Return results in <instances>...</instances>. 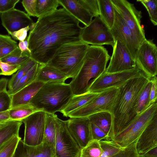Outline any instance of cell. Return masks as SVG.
<instances>
[{
	"label": "cell",
	"mask_w": 157,
	"mask_h": 157,
	"mask_svg": "<svg viewBox=\"0 0 157 157\" xmlns=\"http://www.w3.org/2000/svg\"><path fill=\"white\" fill-rule=\"evenodd\" d=\"M18 46L22 52H29L30 53L31 52L29 48L28 42L27 37L23 41H20Z\"/></svg>",
	"instance_id": "cell-48"
},
{
	"label": "cell",
	"mask_w": 157,
	"mask_h": 157,
	"mask_svg": "<svg viewBox=\"0 0 157 157\" xmlns=\"http://www.w3.org/2000/svg\"><path fill=\"white\" fill-rule=\"evenodd\" d=\"M151 78L147 75L132 78L118 88L113 109L110 140L128 127L136 117L137 98Z\"/></svg>",
	"instance_id": "cell-2"
},
{
	"label": "cell",
	"mask_w": 157,
	"mask_h": 157,
	"mask_svg": "<svg viewBox=\"0 0 157 157\" xmlns=\"http://www.w3.org/2000/svg\"><path fill=\"white\" fill-rule=\"evenodd\" d=\"M98 94L88 92L83 94L73 95L67 104L60 112L63 116L67 117L72 112L89 103Z\"/></svg>",
	"instance_id": "cell-23"
},
{
	"label": "cell",
	"mask_w": 157,
	"mask_h": 157,
	"mask_svg": "<svg viewBox=\"0 0 157 157\" xmlns=\"http://www.w3.org/2000/svg\"><path fill=\"white\" fill-rule=\"evenodd\" d=\"M137 142L123 148L112 157H140L136 149Z\"/></svg>",
	"instance_id": "cell-40"
},
{
	"label": "cell",
	"mask_w": 157,
	"mask_h": 157,
	"mask_svg": "<svg viewBox=\"0 0 157 157\" xmlns=\"http://www.w3.org/2000/svg\"><path fill=\"white\" fill-rule=\"evenodd\" d=\"M140 155L141 157H157V147L143 155Z\"/></svg>",
	"instance_id": "cell-50"
},
{
	"label": "cell",
	"mask_w": 157,
	"mask_h": 157,
	"mask_svg": "<svg viewBox=\"0 0 157 157\" xmlns=\"http://www.w3.org/2000/svg\"><path fill=\"white\" fill-rule=\"evenodd\" d=\"M45 121V113L42 111L36 112L23 120L25 125L24 139L25 144L36 146L43 143Z\"/></svg>",
	"instance_id": "cell-12"
},
{
	"label": "cell",
	"mask_w": 157,
	"mask_h": 157,
	"mask_svg": "<svg viewBox=\"0 0 157 157\" xmlns=\"http://www.w3.org/2000/svg\"><path fill=\"white\" fill-rule=\"evenodd\" d=\"M37 63L30 58L20 67L15 74L13 75L8 81V90H12L15 86L19 80L24 76Z\"/></svg>",
	"instance_id": "cell-32"
},
{
	"label": "cell",
	"mask_w": 157,
	"mask_h": 157,
	"mask_svg": "<svg viewBox=\"0 0 157 157\" xmlns=\"http://www.w3.org/2000/svg\"><path fill=\"white\" fill-rule=\"evenodd\" d=\"M118 88H110L99 93L88 104L70 113L68 117H86L103 112H111L115 100Z\"/></svg>",
	"instance_id": "cell-10"
},
{
	"label": "cell",
	"mask_w": 157,
	"mask_h": 157,
	"mask_svg": "<svg viewBox=\"0 0 157 157\" xmlns=\"http://www.w3.org/2000/svg\"><path fill=\"white\" fill-rule=\"evenodd\" d=\"M111 1L130 29L137 51L140 45L146 39L144 30L141 24L142 18L141 11L138 10L133 4L126 0Z\"/></svg>",
	"instance_id": "cell-7"
},
{
	"label": "cell",
	"mask_w": 157,
	"mask_h": 157,
	"mask_svg": "<svg viewBox=\"0 0 157 157\" xmlns=\"http://www.w3.org/2000/svg\"><path fill=\"white\" fill-rule=\"evenodd\" d=\"M22 124V121L12 120L0 126V151L12 137L19 135Z\"/></svg>",
	"instance_id": "cell-24"
},
{
	"label": "cell",
	"mask_w": 157,
	"mask_h": 157,
	"mask_svg": "<svg viewBox=\"0 0 157 157\" xmlns=\"http://www.w3.org/2000/svg\"><path fill=\"white\" fill-rule=\"evenodd\" d=\"M18 48L17 42L10 36L0 34V59Z\"/></svg>",
	"instance_id": "cell-34"
},
{
	"label": "cell",
	"mask_w": 157,
	"mask_h": 157,
	"mask_svg": "<svg viewBox=\"0 0 157 157\" xmlns=\"http://www.w3.org/2000/svg\"><path fill=\"white\" fill-rule=\"evenodd\" d=\"M0 16L2 25L10 35L34 22L27 13L14 8L0 13Z\"/></svg>",
	"instance_id": "cell-17"
},
{
	"label": "cell",
	"mask_w": 157,
	"mask_h": 157,
	"mask_svg": "<svg viewBox=\"0 0 157 157\" xmlns=\"http://www.w3.org/2000/svg\"><path fill=\"white\" fill-rule=\"evenodd\" d=\"M110 59L103 46L89 45L80 69L69 83L73 95L88 92L90 83L105 72Z\"/></svg>",
	"instance_id": "cell-3"
},
{
	"label": "cell",
	"mask_w": 157,
	"mask_h": 157,
	"mask_svg": "<svg viewBox=\"0 0 157 157\" xmlns=\"http://www.w3.org/2000/svg\"><path fill=\"white\" fill-rule=\"evenodd\" d=\"M23 65H12L0 60V75H11L17 71Z\"/></svg>",
	"instance_id": "cell-43"
},
{
	"label": "cell",
	"mask_w": 157,
	"mask_h": 157,
	"mask_svg": "<svg viewBox=\"0 0 157 157\" xmlns=\"http://www.w3.org/2000/svg\"><path fill=\"white\" fill-rule=\"evenodd\" d=\"M109 65L105 72L112 73L131 69L136 66L135 61L126 47L119 40L115 42Z\"/></svg>",
	"instance_id": "cell-14"
},
{
	"label": "cell",
	"mask_w": 157,
	"mask_h": 157,
	"mask_svg": "<svg viewBox=\"0 0 157 157\" xmlns=\"http://www.w3.org/2000/svg\"><path fill=\"white\" fill-rule=\"evenodd\" d=\"M37 0H23L21 2L23 6L30 16H36V12Z\"/></svg>",
	"instance_id": "cell-44"
},
{
	"label": "cell",
	"mask_w": 157,
	"mask_h": 157,
	"mask_svg": "<svg viewBox=\"0 0 157 157\" xmlns=\"http://www.w3.org/2000/svg\"><path fill=\"white\" fill-rule=\"evenodd\" d=\"M58 0H37L36 17L39 18L57 9L59 6Z\"/></svg>",
	"instance_id": "cell-33"
},
{
	"label": "cell",
	"mask_w": 157,
	"mask_h": 157,
	"mask_svg": "<svg viewBox=\"0 0 157 157\" xmlns=\"http://www.w3.org/2000/svg\"></svg>",
	"instance_id": "cell-53"
},
{
	"label": "cell",
	"mask_w": 157,
	"mask_h": 157,
	"mask_svg": "<svg viewBox=\"0 0 157 157\" xmlns=\"http://www.w3.org/2000/svg\"><path fill=\"white\" fill-rule=\"evenodd\" d=\"M114 21L110 30L114 42L119 40L124 44L135 61L137 51L133 42L131 31L121 16L114 6Z\"/></svg>",
	"instance_id": "cell-16"
},
{
	"label": "cell",
	"mask_w": 157,
	"mask_h": 157,
	"mask_svg": "<svg viewBox=\"0 0 157 157\" xmlns=\"http://www.w3.org/2000/svg\"><path fill=\"white\" fill-rule=\"evenodd\" d=\"M152 82L151 80L147 84L140 94L135 107L136 117L145 111L150 104V94Z\"/></svg>",
	"instance_id": "cell-30"
},
{
	"label": "cell",
	"mask_w": 157,
	"mask_h": 157,
	"mask_svg": "<svg viewBox=\"0 0 157 157\" xmlns=\"http://www.w3.org/2000/svg\"><path fill=\"white\" fill-rule=\"evenodd\" d=\"M147 75L136 65L131 69L112 73H103L89 85L88 92L99 93L110 88H118L129 80Z\"/></svg>",
	"instance_id": "cell-8"
},
{
	"label": "cell",
	"mask_w": 157,
	"mask_h": 157,
	"mask_svg": "<svg viewBox=\"0 0 157 157\" xmlns=\"http://www.w3.org/2000/svg\"><path fill=\"white\" fill-rule=\"evenodd\" d=\"M151 86L150 94V104L157 101V78L155 76L151 78Z\"/></svg>",
	"instance_id": "cell-47"
},
{
	"label": "cell",
	"mask_w": 157,
	"mask_h": 157,
	"mask_svg": "<svg viewBox=\"0 0 157 157\" xmlns=\"http://www.w3.org/2000/svg\"><path fill=\"white\" fill-rule=\"evenodd\" d=\"M99 17L110 29L115 19L114 6L111 0H98Z\"/></svg>",
	"instance_id": "cell-26"
},
{
	"label": "cell",
	"mask_w": 157,
	"mask_h": 157,
	"mask_svg": "<svg viewBox=\"0 0 157 157\" xmlns=\"http://www.w3.org/2000/svg\"><path fill=\"white\" fill-rule=\"evenodd\" d=\"M81 39L93 45H109L113 47L115 43L110 29L99 16L95 17L89 25L82 28Z\"/></svg>",
	"instance_id": "cell-11"
},
{
	"label": "cell",
	"mask_w": 157,
	"mask_h": 157,
	"mask_svg": "<svg viewBox=\"0 0 157 157\" xmlns=\"http://www.w3.org/2000/svg\"><path fill=\"white\" fill-rule=\"evenodd\" d=\"M68 77L60 71L47 64L44 65L39 71L36 80L46 83H63Z\"/></svg>",
	"instance_id": "cell-22"
},
{
	"label": "cell",
	"mask_w": 157,
	"mask_h": 157,
	"mask_svg": "<svg viewBox=\"0 0 157 157\" xmlns=\"http://www.w3.org/2000/svg\"><path fill=\"white\" fill-rule=\"evenodd\" d=\"M157 147V114L144 131L136 144L140 155L144 154Z\"/></svg>",
	"instance_id": "cell-18"
},
{
	"label": "cell",
	"mask_w": 157,
	"mask_h": 157,
	"mask_svg": "<svg viewBox=\"0 0 157 157\" xmlns=\"http://www.w3.org/2000/svg\"><path fill=\"white\" fill-rule=\"evenodd\" d=\"M59 4L85 26L91 22L93 16L79 0H58Z\"/></svg>",
	"instance_id": "cell-20"
},
{
	"label": "cell",
	"mask_w": 157,
	"mask_h": 157,
	"mask_svg": "<svg viewBox=\"0 0 157 157\" xmlns=\"http://www.w3.org/2000/svg\"><path fill=\"white\" fill-rule=\"evenodd\" d=\"M99 142L103 150L100 157H112L123 148L111 140H102Z\"/></svg>",
	"instance_id": "cell-36"
},
{
	"label": "cell",
	"mask_w": 157,
	"mask_h": 157,
	"mask_svg": "<svg viewBox=\"0 0 157 157\" xmlns=\"http://www.w3.org/2000/svg\"><path fill=\"white\" fill-rule=\"evenodd\" d=\"M29 30V26L12 33L10 35L15 40L23 41L27 37V32Z\"/></svg>",
	"instance_id": "cell-46"
},
{
	"label": "cell",
	"mask_w": 157,
	"mask_h": 157,
	"mask_svg": "<svg viewBox=\"0 0 157 157\" xmlns=\"http://www.w3.org/2000/svg\"><path fill=\"white\" fill-rule=\"evenodd\" d=\"M11 97L7 90L0 92V112L9 110L11 107Z\"/></svg>",
	"instance_id": "cell-41"
},
{
	"label": "cell",
	"mask_w": 157,
	"mask_h": 157,
	"mask_svg": "<svg viewBox=\"0 0 157 157\" xmlns=\"http://www.w3.org/2000/svg\"><path fill=\"white\" fill-rule=\"evenodd\" d=\"M13 157H54V150L44 143L29 146L20 140Z\"/></svg>",
	"instance_id": "cell-19"
},
{
	"label": "cell",
	"mask_w": 157,
	"mask_h": 157,
	"mask_svg": "<svg viewBox=\"0 0 157 157\" xmlns=\"http://www.w3.org/2000/svg\"><path fill=\"white\" fill-rule=\"evenodd\" d=\"M30 58L29 52H22L18 48L0 60L12 65H22Z\"/></svg>",
	"instance_id": "cell-31"
},
{
	"label": "cell",
	"mask_w": 157,
	"mask_h": 157,
	"mask_svg": "<svg viewBox=\"0 0 157 157\" xmlns=\"http://www.w3.org/2000/svg\"><path fill=\"white\" fill-rule=\"evenodd\" d=\"M19 0H0V13L7 12L14 8Z\"/></svg>",
	"instance_id": "cell-45"
},
{
	"label": "cell",
	"mask_w": 157,
	"mask_h": 157,
	"mask_svg": "<svg viewBox=\"0 0 157 157\" xmlns=\"http://www.w3.org/2000/svg\"><path fill=\"white\" fill-rule=\"evenodd\" d=\"M73 95L69 84L44 83L29 103L45 113L55 114L60 112Z\"/></svg>",
	"instance_id": "cell-4"
},
{
	"label": "cell",
	"mask_w": 157,
	"mask_h": 157,
	"mask_svg": "<svg viewBox=\"0 0 157 157\" xmlns=\"http://www.w3.org/2000/svg\"><path fill=\"white\" fill-rule=\"evenodd\" d=\"M102 153L99 141L92 140L81 149L79 157H100Z\"/></svg>",
	"instance_id": "cell-35"
},
{
	"label": "cell",
	"mask_w": 157,
	"mask_h": 157,
	"mask_svg": "<svg viewBox=\"0 0 157 157\" xmlns=\"http://www.w3.org/2000/svg\"><path fill=\"white\" fill-rule=\"evenodd\" d=\"M8 80L5 78L0 79V92L6 90Z\"/></svg>",
	"instance_id": "cell-51"
},
{
	"label": "cell",
	"mask_w": 157,
	"mask_h": 157,
	"mask_svg": "<svg viewBox=\"0 0 157 157\" xmlns=\"http://www.w3.org/2000/svg\"><path fill=\"white\" fill-rule=\"evenodd\" d=\"M21 138L19 135L12 137L0 151V157H13Z\"/></svg>",
	"instance_id": "cell-37"
},
{
	"label": "cell",
	"mask_w": 157,
	"mask_h": 157,
	"mask_svg": "<svg viewBox=\"0 0 157 157\" xmlns=\"http://www.w3.org/2000/svg\"><path fill=\"white\" fill-rule=\"evenodd\" d=\"M90 128L92 140L98 141L102 140H110L108 137L100 128L91 121Z\"/></svg>",
	"instance_id": "cell-42"
},
{
	"label": "cell",
	"mask_w": 157,
	"mask_h": 157,
	"mask_svg": "<svg viewBox=\"0 0 157 157\" xmlns=\"http://www.w3.org/2000/svg\"><path fill=\"white\" fill-rule=\"evenodd\" d=\"M136 65L150 78L157 74V47L153 40L146 39L139 48L136 58Z\"/></svg>",
	"instance_id": "cell-13"
},
{
	"label": "cell",
	"mask_w": 157,
	"mask_h": 157,
	"mask_svg": "<svg viewBox=\"0 0 157 157\" xmlns=\"http://www.w3.org/2000/svg\"><path fill=\"white\" fill-rule=\"evenodd\" d=\"M36 22L32 23L29 26V28L30 31L33 30L34 28L36 25Z\"/></svg>",
	"instance_id": "cell-52"
},
{
	"label": "cell",
	"mask_w": 157,
	"mask_h": 157,
	"mask_svg": "<svg viewBox=\"0 0 157 157\" xmlns=\"http://www.w3.org/2000/svg\"><path fill=\"white\" fill-rule=\"evenodd\" d=\"M54 114L45 113V128L43 142L54 150L56 132Z\"/></svg>",
	"instance_id": "cell-28"
},
{
	"label": "cell",
	"mask_w": 157,
	"mask_h": 157,
	"mask_svg": "<svg viewBox=\"0 0 157 157\" xmlns=\"http://www.w3.org/2000/svg\"><path fill=\"white\" fill-rule=\"evenodd\" d=\"M157 114V101L151 104L126 128L111 140L122 148L137 142L140 136Z\"/></svg>",
	"instance_id": "cell-6"
},
{
	"label": "cell",
	"mask_w": 157,
	"mask_h": 157,
	"mask_svg": "<svg viewBox=\"0 0 157 157\" xmlns=\"http://www.w3.org/2000/svg\"><path fill=\"white\" fill-rule=\"evenodd\" d=\"M90 121L94 123L108 137L110 140L112 124V116L111 112L103 111L89 116Z\"/></svg>",
	"instance_id": "cell-25"
},
{
	"label": "cell",
	"mask_w": 157,
	"mask_h": 157,
	"mask_svg": "<svg viewBox=\"0 0 157 157\" xmlns=\"http://www.w3.org/2000/svg\"><path fill=\"white\" fill-rule=\"evenodd\" d=\"M11 120L22 121L31 114L39 111L30 103L11 107L8 110Z\"/></svg>",
	"instance_id": "cell-29"
},
{
	"label": "cell",
	"mask_w": 157,
	"mask_h": 157,
	"mask_svg": "<svg viewBox=\"0 0 157 157\" xmlns=\"http://www.w3.org/2000/svg\"><path fill=\"white\" fill-rule=\"evenodd\" d=\"M55 128L54 157H79L81 148L70 134L65 121L54 114Z\"/></svg>",
	"instance_id": "cell-9"
},
{
	"label": "cell",
	"mask_w": 157,
	"mask_h": 157,
	"mask_svg": "<svg viewBox=\"0 0 157 157\" xmlns=\"http://www.w3.org/2000/svg\"><path fill=\"white\" fill-rule=\"evenodd\" d=\"M44 84L42 82L36 80L17 92L11 95V107L29 104L32 98Z\"/></svg>",
	"instance_id": "cell-21"
},
{
	"label": "cell",
	"mask_w": 157,
	"mask_h": 157,
	"mask_svg": "<svg viewBox=\"0 0 157 157\" xmlns=\"http://www.w3.org/2000/svg\"><path fill=\"white\" fill-rule=\"evenodd\" d=\"M89 45L81 40L65 44L47 64L60 71L68 78L72 79L81 67Z\"/></svg>",
	"instance_id": "cell-5"
},
{
	"label": "cell",
	"mask_w": 157,
	"mask_h": 157,
	"mask_svg": "<svg viewBox=\"0 0 157 157\" xmlns=\"http://www.w3.org/2000/svg\"><path fill=\"white\" fill-rule=\"evenodd\" d=\"M79 1L93 17L99 16L98 0H79Z\"/></svg>",
	"instance_id": "cell-39"
},
{
	"label": "cell",
	"mask_w": 157,
	"mask_h": 157,
	"mask_svg": "<svg viewBox=\"0 0 157 157\" xmlns=\"http://www.w3.org/2000/svg\"><path fill=\"white\" fill-rule=\"evenodd\" d=\"M145 7L148 12L150 20L154 25H157V0H137Z\"/></svg>",
	"instance_id": "cell-38"
},
{
	"label": "cell",
	"mask_w": 157,
	"mask_h": 157,
	"mask_svg": "<svg viewBox=\"0 0 157 157\" xmlns=\"http://www.w3.org/2000/svg\"><path fill=\"white\" fill-rule=\"evenodd\" d=\"M82 29L79 21L63 8L39 17L27 37L30 58L47 64L61 46L81 40Z\"/></svg>",
	"instance_id": "cell-1"
},
{
	"label": "cell",
	"mask_w": 157,
	"mask_h": 157,
	"mask_svg": "<svg viewBox=\"0 0 157 157\" xmlns=\"http://www.w3.org/2000/svg\"><path fill=\"white\" fill-rule=\"evenodd\" d=\"M65 121L70 134L81 149L92 140L88 117H70Z\"/></svg>",
	"instance_id": "cell-15"
},
{
	"label": "cell",
	"mask_w": 157,
	"mask_h": 157,
	"mask_svg": "<svg viewBox=\"0 0 157 157\" xmlns=\"http://www.w3.org/2000/svg\"><path fill=\"white\" fill-rule=\"evenodd\" d=\"M10 121L8 110L0 112V126Z\"/></svg>",
	"instance_id": "cell-49"
},
{
	"label": "cell",
	"mask_w": 157,
	"mask_h": 157,
	"mask_svg": "<svg viewBox=\"0 0 157 157\" xmlns=\"http://www.w3.org/2000/svg\"><path fill=\"white\" fill-rule=\"evenodd\" d=\"M44 65L37 63L19 80L13 89L7 91L8 94L11 95L36 80L39 71Z\"/></svg>",
	"instance_id": "cell-27"
}]
</instances>
